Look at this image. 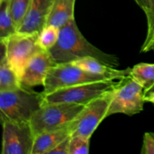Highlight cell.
<instances>
[{
	"mask_svg": "<svg viewBox=\"0 0 154 154\" xmlns=\"http://www.w3.org/2000/svg\"><path fill=\"white\" fill-rule=\"evenodd\" d=\"M54 64L72 63L87 57H94L111 67L120 66L119 59L92 45L83 35L75 18L60 29L57 44L48 51Z\"/></svg>",
	"mask_w": 154,
	"mask_h": 154,
	"instance_id": "obj_1",
	"label": "cell"
},
{
	"mask_svg": "<svg viewBox=\"0 0 154 154\" xmlns=\"http://www.w3.org/2000/svg\"><path fill=\"white\" fill-rule=\"evenodd\" d=\"M44 93L20 87L15 90L0 92L1 119L29 123L33 114L42 106Z\"/></svg>",
	"mask_w": 154,
	"mask_h": 154,
	"instance_id": "obj_2",
	"label": "cell"
},
{
	"mask_svg": "<svg viewBox=\"0 0 154 154\" xmlns=\"http://www.w3.org/2000/svg\"><path fill=\"white\" fill-rule=\"evenodd\" d=\"M85 105L54 103L44 105L33 114L29 123L35 137L42 132L61 129L70 124Z\"/></svg>",
	"mask_w": 154,
	"mask_h": 154,
	"instance_id": "obj_3",
	"label": "cell"
},
{
	"mask_svg": "<svg viewBox=\"0 0 154 154\" xmlns=\"http://www.w3.org/2000/svg\"><path fill=\"white\" fill-rule=\"evenodd\" d=\"M115 80L109 75H99L84 70L72 63L54 64L50 69L44 85V94L59 89L101 81Z\"/></svg>",
	"mask_w": 154,
	"mask_h": 154,
	"instance_id": "obj_4",
	"label": "cell"
},
{
	"mask_svg": "<svg viewBox=\"0 0 154 154\" xmlns=\"http://www.w3.org/2000/svg\"><path fill=\"white\" fill-rule=\"evenodd\" d=\"M144 91L143 87L127 76L120 80L112 90V99L107 117L116 114L132 116L144 110Z\"/></svg>",
	"mask_w": 154,
	"mask_h": 154,
	"instance_id": "obj_5",
	"label": "cell"
},
{
	"mask_svg": "<svg viewBox=\"0 0 154 154\" xmlns=\"http://www.w3.org/2000/svg\"><path fill=\"white\" fill-rule=\"evenodd\" d=\"M115 80L87 83L59 89L48 94H44L42 105L54 103H75L87 105L93 99L112 90Z\"/></svg>",
	"mask_w": 154,
	"mask_h": 154,
	"instance_id": "obj_6",
	"label": "cell"
},
{
	"mask_svg": "<svg viewBox=\"0 0 154 154\" xmlns=\"http://www.w3.org/2000/svg\"><path fill=\"white\" fill-rule=\"evenodd\" d=\"M38 34L17 32L6 38L0 39L5 45V57L20 78L30 59L43 51L38 44Z\"/></svg>",
	"mask_w": 154,
	"mask_h": 154,
	"instance_id": "obj_7",
	"label": "cell"
},
{
	"mask_svg": "<svg viewBox=\"0 0 154 154\" xmlns=\"http://www.w3.org/2000/svg\"><path fill=\"white\" fill-rule=\"evenodd\" d=\"M112 90L85 105L84 109L71 123L72 136L91 138L102 120L107 118V113L112 99Z\"/></svg>",
	"mask_w": 154,
	"mask_h": 154,
	"instance_id": "obj_8",
	"label": "cell"
},
{
	"mask_svg": "<svg viewBox=\"0 0 154 154\" xmlns=\"http://www.w3.org/2000/svg\"><path fill=\"white\" fill-rule=\"evenodd\" d=\"M2 154H32L35 135L29 123L1 119Z\"/></svg>",
	"mask_w": 154,
	"mask_h": 154,
	"instance_id": "obj_9",
	"label": "cell"
},
{
	"mask_svg": "<svg viewBox=\"0 0 154 154\" xmlns=\"http://www.w3.org/2000/svg\"><path fill=\"white\" fill-rule=\"evenodd\" d=\"M53 65L54 63L48 51H41L35 54L27 63L20 78L21 87L26 88L40 85L44 87L47 75Z\"/></svg>",
	"mask_w": 154,
	"mask_h": 154,
	"instance_id": "obj_10",
	"label": "cell"
},
{
	"mask_svg": "<svg viewBox=\"0 0 154 154\" xmlns=\"http://www.w3.org/2000/svg\"><path fill=\"white\" fill-rule=\"evenodd\" d=\"M54 0H32L29 8L18 29L23 33H39L46 26Z\"/></svg>",
	"mask_w": 154,
	"mask_h": 154,
	"instance_id": "obj_11",
	"label": "cell"
},
{
	"mask_svg": "<svg viewBox=\"0 0 154 154\" xmlns=\"http://www.w3.org/2000/svg\"><path fill=\"white\" fill-rule=\"evenodd\" d=\"M69 136H72L71 123L61 129L42 132L35 137L32 154H48Z\"/></svg>",
	"mask_w": 154,
	"mask_h": 154,
	"instance_id": "obj_12",
	"label": "cell"
},
{
	"mask_svg": "<svg viewBox=\"0 0 154 154\" xmlns=\"http://www.w3.org/2000/svg\"><path fill=\"white\" fill-rule=\"evenodd\" d=\"M74 65L80 67L84 70L99 75H109L115 80H120L129 76L131 68H127L123 70H117L114 67L108 66L106 63L91 57H87L72 62Z\"/></svg>",
	"mask_w": 154,
	"mask_h": 154,
	"instance_id": "obj_13",
	"label": "cell"
},
{
	"mask_svg": "<svg viewBox=\"0 0 154 154\" xmlns=\"http://www.w3.org/2000/svg\"><path fill=\"white\" fill-rule=\"evenodd\" d=\"M76 0H54L46 26L61 29L75 18Z\"/></svg>",
	"mask_w": 154,
	"mask_h": 154,
	"instance_id": "obj_14",
	"label": "cell"
},
{
	"mask_svg": "<svg viewBox=\"0 0 154 154\" xmlns=\"http://www.w3.org/2000/svg\"><path fill=\"white\" fill-rule=\"evenodd\" d=\"M20 78L9 63L7 57L0 60V92H8L20 88Z\"/></svg>",
	"mask_w": 154,
	"mask_h": 154,
	"instance_id": "obj_15",
	"label": "cell"
},
{
	"mask_svg": "<svg viewBox=\"0 0 154 154\" xmlns=\"http://www.w3.org/2000/svg\"><path fill=\"white\" fill-rule=\"evenodd\" d=\"M129 76L144 89V93L154 85V64L141 63L131 68Z\"/></svg>",
	"mask_w": 154,
	"mask_h": 154,
	"instance_id": "obj_16",
	"label": "cell"
},
{
	"mask_svg": "<svg viewBox=\"0 0 154 154\" xmlns=\"http://www.w3.org/2000/svg\"><path fill=\"white\" fill-rule=\"evenodd\" d=\"M10 11V0H0V39L17 32Z\"/></svg>",
	"mask_w": 154,
	"mask_h": 154,
	"instance_id": "obj_17",
	"label": "cell"
},
{
	"mask_svg": "<svg viewBox=\"0 0 154 154\" xmlns=\"http://www.w3.org/2000/svg\"><path fill=\"white\" fill-rule=\"evenodd\" d=\"M60 29L54 26H45L39 32L38 44L43 51H50L57 44Z\"/></svg>",
	"mask_w": 154,
	"mask_h": 154,
	"instance_id": "obj_18",
	"label": "cell"
},
{
	"mask_svg": "<svg viewBox=\"0 0 154 154\" xmlns=\"http://www.w3.org/2000/svg\"><path fill=\"white\" fill-rule=\"evenodd\" d=\"M32 0H10V11L14 23L18 30L29 8Z\"/></svg>",
	"mask_w": 154,
	"mask_h": 154,
	"instance_id": "obj_19",
	"label": "cell"
},
{
	"mask_svg": "<svg viewBox=\"0 0 154 154\" xmlns=\"http://www.w3.org/2000/svg\"><path fill=\"white\" fill-rule=\"evenodd\" d=\"M147 17V31L145 40L141 48V53H147L149 45L154 38V0H149L148 8L145 12Z\"/></svg>",
	"mask_w": 154,
	"mask_h": 154,
	"instance_id": "obj_20",
	"label": "cell"
},
{
	"mask_svg": "<svg viewBox=\"0 0 154 154\" xmlns=\"http://www.w3.org/2000/svg\"><path fill=\"white\" fill-rule=\"evenodd\" d=\"M90 138L72 136L69 146V154H88L90 151Z\"/></svg>",
	"mask_w": 154,
	"mask_h": 154,
	"instance_id": "obj_21",
	"label": "cell"
},
{
	"mask_svg": "<svg viewBox=\"0 0 154 154\" xmlns=\"http://www.w3.org/2000/svg\"><path fill=\"white\" fill-rule=\"evenodd\" d=\"M141 153L154 154V132L144 133Z\"/></svg>",
	"mask_w": 154,
	"mask_h": 154,
	"instance_id": "obj_22",
	"label": "cell"
},
{
	"mask_svg": "<svg viewBox=\"0 0 154 154\" xmlns=\"http://www.w3.org/2000/svg\"><path fill=\"white\" fill-rule=\"evenodd\" d=\"M71 137L72 136L68 137L64 141L60 142L53 150H51L48 154H69V146H70Z\"/></svg>",
	"mask_w": 154,
	"mask_h": 154,
	"instance_id": "obj_23",
	"label": "cell"
},
{
	"mask_svg": "<svg viewBox=\"0 0 154 154\" xmlns=\"http://www.w3.org/2000/svg\"><path fill=\"white\" fill-rule=\"evenodd\" d=\"M136 2V4L144 11L145 13L147 11V8H148V5H149V0H134Z\"/></svg>",
	"mask_w": 154,
	"mask_h": 154,
	"instance_id": "obj_24",
	"label": "cell"
},
{
	"mask_svg": "<svg viewBox=\"0 0 154 154\" xmlns=\"http://www.w3.org/2000/svg\"><path fill=\"white\" fill-rule=\"evenodd\" d=\"M144 100H145V102H151L154 104V93L146 94L144 96Z\"/></svg>",
	"mask_w": 154,
	"mask_h": 154,
	"instance_id": "obj_25",
	"label": "cell"
},
{
	"mask_svg": "<svg viewBox=\"0 0 154 154\" xmlns=\"http://www.w3.org/2000/svg\"><path fill=\"white\" fill-rule=\"evenodd\" d=\"M149 51H153V53H154V38L153 39V41L151 42L150 45H149L148 48H147V52H149Z\"/></svg>",
	"mask_w": 154,
	"mask_h": 154,
	"instance_id": "obj_26",
	"label": "cell"
},
{
	"mask_svg": "<svg viewBox=\"0 0 154 154\" xmlns=\"http://www.w3.org/2000/svg\"><path fill=\"white\" fill-rule=\"evenodd\" d=\"M154 93V85L150 89V90H148V91H147L146 93H144V95L148 94V93Z\"/></svg>",
	"mask_w": 154,
	"mask_h": 154,
	"instance_id": "obj_27",
	"label": "cell"
}]
</instances>
